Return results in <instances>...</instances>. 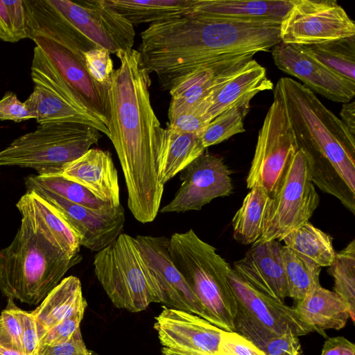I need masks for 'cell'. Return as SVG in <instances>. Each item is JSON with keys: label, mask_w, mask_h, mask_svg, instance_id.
<instances>
[{"label": "cell", "mask_w": 355, "mask_h": 355, "mask_svg": "<svg viewBox=\"0 0 355 355\" xmlns=\"http://www.w3.org/2000/svg\"><path fill=\"white\" fill-rule=\"evenodd\" d=\"M116 55L120 65L107 84L109 138L122 168L128 209L147 223L156 218L164 189L157 161L163 128L150 103V73L139 52L131 49Z\"/></svg>", "instance_id": "obj_1"}, {"label": "cell", "mask_w": 355, "mask_h": 355, "mask_svg": "<svg viewBox=\"0 0 355 355\" xmlns=\"http://www.w3.org/2000/svg\"><path fill=\"white\" fill-rule=\"evenodd\" d=\"M280 24L186 15L150 24L137 50L147 71L170 91L199 66L230 53L268 51L281 42Z\"/></svg>", "instance_id": "obj_2"}, {"label": "cell", "mask_w": 355, "mask_h": 355, "mask_svg": "<svg viewBox=\"0 0 355 355\" xmlns=\"http://www.w3.org/2000/svg\"><path fill=\"white\" fill-rule=\"evenodd\" d=\"M70 256L21 216L10 244L0 250V292L28 305L39 304L82 261Z\"/></svg>", "instance_id": "obj_3"}, {"label": "cell", "mask_w": 355, "mask_h": 355, "mask_svg": "<svg viewBox=\"0 0 355 355\" xmlns=\"http://www.w3.org/2000/svg\"><path fill=\"white\" fill-rule=\"evenodd\" d=\"M281 90L298 148L307 156L328 161L355 193V137L314 93L291 78L276 85Z\"/></svg>", "instance_id": "obj_4"}, {"label": "cell", "mask_w": 355, "mask_h": 355, "mask_svg": "<svg viewBox=\"0 0 355 355\" xmlns=\"http://www.w3.org/2000/svg\"><path fill=\"white\" fill-rule=\"evenodd\" d=\"M168 250L173 263L200 302L224 330L234 331L238 307L227 279L230 265L192 229L173 234Z\"/></svg>", "instance_id": "obj_5"}, {"label": "cell", "mask_w": 355, "mask_h": 355, "mask_svg": "<svg viewBox=\"0 0 355 355\" xmlns=\"http://www.w3.org/2000/svg\"><path fill=\"white\" fill-rule=\"evenodd\" d=\"M100 131L80 123L39 125L0 150V166L35 170L38 175L62 173L64 167L98 142Z\"/></svg>", "instance_id": "obj_6"}, {"label": "cell", "mask_w": 355, "mask_h": 355, "mask_svg": "<svg viewBox=\"0 0 355 355\" xmlns=\"http://www.w3.org/2000/svg\"><path fill=\"white\" fill-rule=\"evenodd\" d=\"M95 275L112 303L132 313L162 303L158 283L147 268L134 237L121 233L94 258Z\"/></svg>", "instance_id": "obj_7"}, {"label": "cell", "mask_w": 355, "mask_h": 355, "mask_svg": "<svg viewBox=\"0 0 355 355\" xmlns=\"http://www.w3.org/2000/svg\"><path fill=\"white\" fill-rule=\"evenodd\" d=\"M31 70L34 87L25 103L39 125L85 124L109 137L107 125L87 108L46 53L36 45Z\"/></svg>", "instance_id": "obj_8"}, {"label": "cell", "mask_w": 355, "mask_h": 355, "mask_svg": "<svg viewBox=\"0 0 355 355\" xmlns=\"http://www.w3.org/2000/svg\"><path fill=\"white\" fill-rule=\"evenodd\" d=\"M319 202L306 156L299 148L270 197L265 209L262 234L257 242L282 241L309 221Z\"/></svg>", "instance_id": "obj_9"}, {"label": "cell", "mask_w": 355, "mask_h": 355, "mask_svg": "<svg viewBox=\"0 0 355 355\" xmlns=\"http://www.w3.org/2000/svg\"><path fill=\"white\" fill-rule=\"evenodd\" d=\"M259 130L254 157L246 178L247 188L261 187L270 197L277 188L298 145L279 88Z\"/></svg>", "instance_id": "obj_10"}, {"label": "cell", "mask_w": 355, "mask_h": 355, "mask_svg": "<svg viewBox=\"0 0 355 355\" xmlns=\"http://www.w3.org/2000/svg\"><path fill=\"white\" fill-rule=\"evenodd\" d=\"M353 36L354 21L334 0H293L280 24L285 44L310 46Z\"/></svg>", "instance_id": "obj_11"}, {"label": "cell", "mask_w": 355, "mask_h": 355, "mask_svg": "<svg viewBox=\"0 0 355 355\" xmlns=\"http://www.w3.org/2000/svg\"><path fill=\"white\" fill-rule=\"evenodd\" d=\"M83 35L110 53L132 49L134 26L104 0H49Z\"/></svg>", "instance_id": "obj_12"}, {"label": "cell", "mask_w": 355, "mask_h": 355, "mask_svg": "<svg viewBox=\"0 0 355 355\" xmlns=\"http://www.w3.org/2000/svg\"><path fill=\"white\" fill-rule=\"evenodd\" d=\"M135 239L144 262L158 283L164 306L198 315L224 330L222 323L203 306L173 263L169 238L138 235Z\"/></svg>", "instance_id": "obj_13"}, {"label": "cell", "mask_w": 355, "mask_h": 355, "mask_svg": "<svg viewBox=\"0 0 355 355\" xmlns=\"http://www.w3.org/2000/svg\"><path fill=\"white\" fill-rule=\"evenodd\" d=\"M232 173L222 157L204 152L182 171L180 187L160 212L198 211L214 198L230 196Z\"/></svg>", "instance_id": "obj_14"}, {"label": "cell", "mask_w": 355, "mask_h": 355, "mask_svg": "<svg viewBox=\"0 0 355 355\" xmlns=\"http://www.w3.org/2000/svg\"><path fill=\"white\" fill-rule=\"evenodd\" d=\"M25 185L26 191H34L55 208L76 234L80 246L98 252L122 233L125 222L122 206L113 213L100 214L64 199L31 176L26 178Z\"/></svg>", "instance_id": "obj_15"}, {"label": "cell", "mask_w": 355, "mask_h": 355, "mask_svg": "<svg viewBox=\"0 0 355 355\" xmlns=\"http://www.w3.org/2000/svg\"><path fill=\"white\" fill-rule=\"evenodd\" d=\"M155 320L163 347L187 355H218L223 329L204 318L162 306Z\"/></svg>", "instance_id": "obj_16"}, {"label": "cell", "mask_w": 355, "mask_h": 355, "mask_svg": "<svg viewBox=\"0 0 355 355\" xmlns=\"http://www.w3.org/2000/svg\"><path fill=\"white\" fill-rule=\"evenodd\" d=\"M271 53L277 68L300 80L313 92L343 103L354 97L355 83L329 70L300 46L279 42L273 46Z\"/></svg>", "instance_id": "obj_17"}, {"label": "cell", "mask_w": 355, "mask_h": 355, "mask_svg": "<svg viewBox=\"0 0 355 355\" xmlns=\"http://www.w3.org/2000/svg\"><path fill=\"white\" fill-rule=\"evenodd\" d=\"M227 279L235 297L238 311L276 334L291 333L297 336L313 330L304 323L295 307L257 290L241 278L230 266Z\"/></svg>", "instance_id": "obj_18"}, {"label": "cell", "mask_w": 355, "mask_h": 355, "mask_svg": "<svg viewBox=\"0 0 355 355\" xmlns=\"http://www.w3.org/2000/svg\"><path fill=\"white\" fill-rule=\"evenodd\" d=\"M282 247L278 241L256 242L241 259L234 263V270L257 290L284 302L288 293Z\"/></svg>", "instance_id": "obj_19"}, {"label": "cell", "mask_w": 355, "mask_h": 355, "mask_svg": "<svg viewBox=\"0 0 355 355\" xmlns=\"http://www.w3.org/2000/svg\"><path fill=\"white\" fill-rule=\"evenodd\" d=\"M31 40L46 53L87 108L107 127L110 113L107 85L95 82L85 64L63 46L41 36H34Z\"/></svg>", "instance_id": "obj_20"}, {"label": "cell", "mask_w": 355, "mask_h": 355, "mask_svg": "<svg viewBox=\"0 0 355 355\" xmlns=\"http://www.w3.org/2000/svg\"><path fill=\"white\" fill-rule=\"evenodd\" d=\"M24 3L29 39L34 36L46 38L69 51L84 64L83 53L99 47L76 28L49 0H24Z\"/></svg>", "instance_id": "obj_21"}, {"label": "cell", "mask_w": 355, "mask_h": 355, "mask_svg": "<svg viewBox=\"0 0 355 355\" xmlns=\"http://www.w3.org/2000/svg\"><path fill=\"white\" fill-rule=\"evenodd\" d=\"M89 189L101 200L121 205L116 168L109 151L90 148L67 165L62 173Z\"/></svg>", "instance_id": "obj_22"}, {"label": "cell", "mask_w": 355, "mask_h": 355, "mask_svg": "<svg viewBox=\"0 0 355 355\" xmlns=\"http://www.w3.org/2000/svg\"><path fill=\"white\" fill-rule=\"evenodd\" d=\"M87 303L80 279L73 275L64 277L31 312L40 343L46 334L64 320L84 314Z\"/></svg>", "instance_id": "obj_23"}, {"label": "cell", "mask_w": 355, "mask_h": 355, "mask_svg": "<svg viewBox=\"0 0 355 355\" xmlns=\"http://www.w3.org/2000/svg\"><path fill=\"white\" fill-rule=\"evenodd\" d=\"M293 3V0H197L189 15L281 23Z\"/></svg>", "instance_id": "obj_24"}, {"label": "cell", "mask_w": 355, "mask_h": 355, "mask_svg": "<svg viewBox=\"0 0 355 355\" xmlns=\"http://www.w3.org/2000/svg\"><path fill=\"white\" fill-rule=\"evenodd\" d=\"M21 216L28 218L48 239L70 256L80 253L76 234L55 208L34 191H26L16 204Z\"/></svg>", "instance_id": "obj_25"}, {"label": "cell", "mask_w": 355, "mask_h": 355, "mask_svg": "<svg viewBox=\"0 0 355 355\" xmlns=\"http://www.w3.org/2000/svg\"><path fill=\"white\" fill-rule=\"evenodd\" d=\"M295 309L313 331L324 336L327 329H343L349 318L348 308L343 300L320 285L298 302Z\"/></svg>", "instance_id": "obj_26"}, {"label": "cell", "mask_w": 355, "mask_h": 355, "mask_svg": "<svg viewBox=\"0 0 355 355\" xmlns=\"http://www.w3.org/2000/svg\"><path fill=\"white\" fill-rule=\"evenodd\" d=\"M273 89V83L268 78L266 69L253 59L245 69L213 93L207 119L209 123L234 105L250 101L259 92Z\"/></svg>", "instance_id": "obj_27"}, {"label": "cell", "mask_w": 355, "mask_h": 355, "mask_svg": "<svg viewBox=\"0 0 355 355\" xmlns=\"http://www.w3.org/2000/svg\"><path fill=\"white\" fill-rule=\"evenodd\" d=\"M205 149L199 134L183 132L168 125L162 128L157 153L160 181L165 184Z\"/></svg>", "instance_id": "obj_28"}, {"label": "cell", "mask_w": 355, "mask_h": 355, "mask_svg": "<svg viewBox=\"0 0 355 355\" xmlns=\"http://www.w3.org/2000/svg\"><path fill=\"white\" fill-rule=\"evenodd\" d=\"M130 24H153L189 15L197 0H104Z\"/></svg>", "instance_id": "obj_29"}, {"label": "cell", "mask_w": 355, "mask_h": 355, "mask_svg": "<svg viewBox=\"0 0 355 355\" xmlns=\"http://www.w3.org/2000/svg\"><path fill=\"white\" fill-rule=\"evenodd\" d=\"M284 245L320 267H329L334 261L336 251L331 236L309 221L287 234Z\"/></svg>", "instance_id": "obj_30"}, {"label": "cell", "mask_w": 355, "mask_h": 355, "mask_svg": "<svg viewBox=\"0 0 355 355\" xmlns=\"http://www.w3.org/2000/svg\"><path fill=\"white\" fill-rule=\"evenodd\" d=\"M234 331L252 342L265 355H302L299 337L276 334L237 311Z\"/></svg>", "instance_id": "obj_31"}, {"label": "cell", "mask_w": 355, "mask_h": 355, "mask_svg": "<svg viewBox=\"0 0 355 355\" xmlns=\"http://www.w3.org/2000/svg\"><path fill=\"white\" fill-rule=\"evenodd\" d=\"M270 196L263 189H250L242 205L232 218L233 238L238 243L250 245L261 236L265 209Z\"/></svg>", "instance_id": "obj_32"}, {"label": "cell", "mask_w": 355, "mask_h": 355, "mask_svg": "<svg viewBox=\"0 0 355 355\" xmlns=\"http://www.w3.org/2000/svg\"><path fill=\"white\" fill-rule=\"evenodd\" d=\"M300 46L331 71L355 83V36Z\"/></svg>", "instance_id": "obj_33"}, {"label": "cell", "mask_w": 355, "mask_h": 355, "mask_svg": "<svg viewBox=\"0 0 355 355\" xmlns=\"http://www.w3.org/2000/svg\"><path fill=\"white\" fill-rule=\"evenodd\" d=\"M31 178L46 189L64 199L89 208L100 214H110L122 205L115 207L105 202L82 184L67 178L62 173L31 175Z\"/></svg>", "instance_id": "obj_34"}, {"label": "cell", "mask_w": 355, "mask_h": 355, "mask_svg": "<svg viewBox=\"0 0 355 355\" xmlns=\"http://www.w3.org/2000/svg\"><path fill=\"white\" fill-rule=\"evenodd\" d=\"M282 256L288 297L301 301L313 288L320 285L321 267L297 255L285 245Z\"/></svg>", "instance_id": "obj_35"}, {"label": "cell", "mask_w": 355, "mask_h": 355, "mask_svg": "<svg viewBox=\"0 0 355 355\" xmlns=\"http://www.w3.org/2000/svg\"><path fill=\"white\" fill-rule=\"evenodd\" d=\"M328 273L333 277L334 292L347 305L349 318L355 322V240L336 252L334 263L329 266Z\"/></svg>", "instance_id": "obj_36"}, {"label": "cell", "mask_w": 355, "mask_h": 355, "mask_svg": "<svg viewBox=\"0 0 355 355\" xmlns=\"http://www.w3.org/2000/svg\"><path fill=\"white\" fill-rule=\"evenodd\" d=\"M250 101L239 103L218 114L200 133L207 148L245 131L243 120L250 110Z\"/></svg>", "instance_id": "obj_37"}, {"label": "cell", "mask_w": 355, "mask_h": 355, "mask_svg": "<svg viewBox=\"0 0 355 355\" xmlns=\"http://www.w3.org/2000/svg\"><path fill=\"white\" fill-rule=\"evenodd\" d=\"M28 38L24 0H0V40L16 43Z\"/></svg>", "instance_id": "obj_38"}, {"label": "cell", "mask_w": 355, "mask_h": 355, "mask_svg": "<svg viewBox=\"0 0 355 355\" xmlns=\"http://www.w3.org/2000/svg\"><path fill=\"white\" fill-rule=\"evenodd\" d=\"M213 94L200 103L181 113L172 120L167 125L178 131L199 134L209 123L207 112L211 106Z\"/></svg>", "instance_id": "obj_39"}, {"label": "cell", "mask_w": 355, "mask_h": 355, "mask_svg": "<svg viewBox=\"0 0 355 355\" xmlns=\"http://www.w3.org/2000/svg\"><path fill=\"white\" fill-rule=\"evenodd\" d=\"M14 300L8 298L7 305L0 313V347L23 352L20 327L13 311Z\"/></svg>", "instance_id": "obj_40"}, {"label": "cell", "mask_w": 355, "mask_h": 355, "mask_svg": "<svg viewBox=\"0 0 355 355\" xmlns=\"http://www.w3.org/2000/svg\"><path fill=\"white\" fill-rule=\"evenodd\" d=\"M86 69L92 78L100 85H107L114 71L110 53L98 47L83 53Z\"/></svg>", "instance_id": "obj_41"}, {"label": "cell", "mask_w": 355, "mask_h": 355, "mask_svg": "<svg viewBox=\"0 0 355 355\" xmlns=\"http://www.w3.org/2000/svg\"><path fill=\"white\" fill-rule=\"evenodd\" d=\"M12 308L20 327L24 354L25 355H42L37 327L31 312L20 309L15 302L12 304Z\"/></svg>", "instance_id": "obj_42"}, {"label": "cell", "mask_w": 355, "mask_h": 355, "mask_svg": "<svg viewBox=\"0 0 355 355\" xmlns=\"http://www.w3.org/2000/svg\"><path fill=\"white\" fill-rule=\"evenodd\" d=\"M218 355H265L252 342L236 331L223 330Z\"/></svg>", "instance_id": "obj_43"}, {"label": "cell", "mask_w": 355, "mask_h": 355, "mask_svg": "<svg viewBox=\"0 0 355 355\" xmlns=\"http://www.w3.org/2000/svg\"><path fill=\"white\" fill-rule=\"evenodd\" d=\"M31 119H35L33 113L15 93L6 92L0 99V121L19 123Z\"/></svg>", "instance_id": "obj_44"}, {"label": "cell", "mask_w": 355, "mask_h": 355, "mask_svg": "<svg viewBox=\"0 0 355 355\" xmlns=\"http://www.w3.org/2000/svg\"><path fill=\"white\" fill-rule=\"evenodd\" d=\"M84 314L71 316L51 329L40 343L41 354L48 347L62 344L69 340L74 332L80 327Z\"/></svg>", "instance_id": "obj_45"}, {"label": "cell", "mask_w": 355, "mask_h": 355, "mask_svg": "<svg viewBox=\"0 0 355 355\" xmlns=\"http://www.w3.org/2000/svg\"><path fill=\"white\" fill-rule=\"evenodd\" d=\"M42 355H98L89 349L83 339L80 327L78 328L67 342L45 348Z\"/></svg>", "instance_id": "obj_46"}, {"label": "cell", "mask_w": 355, "mask_h": 355, "mask_svg": "<svg viewBox=\"0 0 355 355\" xmlns=\"http://www.w3.org/2000/svg\"><path fill=\"white\" fill-rule=\"evenodd\" d=\"M320 355H355V345L343 336L329 338Z\"/></svg>", "instance_id": "obj_47"}, {"label": "cell", "mask_w": 355, "mask_h": 355, "mask_svg": "<svg viewBox=\"0 0 355 355\" xmlns=\"http://www.w3.org/2000/svg\"><path fill=\"white\" fill-rule=\"evenodd\" d=\"M340 115L341 121L352 135H355V103L354 101L343 103Z\"/></svg>", "instance_id": "obj_48"}, {"label": "cell", "mask_w": 355, "mask_h": 355, "mask_svg": "<svg viewBox=\"0 0 355 355\" xmlns=\"http://www.w3.org/2000/svg\"><path fill=\"white\" fill-rule=\"evenodd\" d=\"M0 355H25L24 353L0 347Z\"/></svg>", "instance_id": "obj_49"}, {"label": "cell", "mask_w": 355, "mask_h": 355, "mask_svg": "<svg viewBox=\"0 0 355 355\" xmlns=\"http://www.w3.org/2000/svg\"><path fill=\"white\" fill-rule=\"evenodd\" d=\"M161 352H162V355H187V354H182V353H180V352H176V351L169 349L166 347H162Z\"/></svg>", "instance_id": "obj_50"}]
</instances>
